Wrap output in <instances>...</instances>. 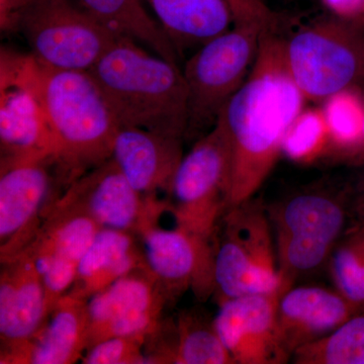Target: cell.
<instances>
[{
	"label": "cell",
	"mask_w": 364,
	"mask_h": 364,
	"mask_svg": "<svg viewBox=\"0 0 364 364\" xmlns=\"http://www.w3.org/2000/svg\"><path fill=\"white\" fill-rule=\"evenodd\" d=\"M146 265L166 296L176 303L188 289L200 301L214 294L215 241L196 238L179 228H151L140 237Z\"/></svg>",
	"instance_id": "9a60e30c"
},
{
	"label": "cell",
	"mask_w": 364,
	"mask_h": 364,
	"mask_svg": "<svg viewBox=\"0 0 364 364\" xmlns=\"http://www.w3.org/2000/svg\"><path fill=\"white\" fill-rule=\"evenodd\" d=\"M232 148L226 124L217 123L182 158L167 195L176 227L200 240L214 242L229 210Z\"/></svg>",
	"instance_id": "8992f818"
},
{
	"label": "cell",
	"mask_w": 364,
	"mask_h": 364,
	"mask_svg": "<svg viewBox=\"0 0 364 364\" xmlns=\"http://www.w3.org/2000/svg\"><path fill=\"white\" fill-rule=\"evenodd\" d=\"M167 306L166 296L147 265L124 275L88 301L87 349L112 337H148Z\"/></svg>",
	"instance_id": "5bb4252c"
},
{
	"label": "cell",
	"mask_w": 364,
	"mask_h": 364,
	"mask_svg": "<svg viewBox=\"0 0 364 364\" xmlns=\"http://www.w3.org/2000/svg\"><path fill=\"white\" fill-rule=\"evenodd\" d=\"M267 31L258 25H234L188 59L182 69L188 93L186 139H200L215 126L247 79Z\"/></svg>",
	"instance_id": "52a82bcc"
},
{
	"label": "cell",
	"mask_w": 364,
	"mask_h": 364,
	"mask_svg": "<svg viewBox=\"0 0 364 364\" xmlns=\"http://www.w3.org/2000/svg\"><path fill=\"white\" fill-rule=\"evenodd\" d=\"M336 18L355 21L363 13L364 0H321Z\"/></svg>",
	"instance_id": "d6a6232c"
},
{
	"label": "cell",
	"mask_w": 364,
	"mask_h": 364,
	"mask_svg": "<svg viewBox=\"0 0 364 364\" xmlns=\"http://www.w3.org/2000/svg\"><path fill=\"white\" fill-rule=\"evenodd\" d=\"M176 46L198 47L229 32L235 25L227 0H145Z\"/></svg>",
	"instance_id": "7402d4cb"
},
{
	"label": "cell",
	"mask_w": 364,
	"mask_h": 364,
	"mask_svg": "<svg viewBox=\"0 0 364 364\" xmlns=\"http://www.w3.org/2000/svg\"><path fill=\"white\" fill-rule=\"evenodd\" d=\"M296 364H364V312L294 352Z\"/></svg>",
	"instance_id": "484cf974"
},
{
	"label": "cell",
	"mask_w": 364,
	"mask_h": 364,
	"mask_svg": "<svg viewBox=\"0 0 364 364\" xmlns=\"http://www.w3.org/2000/svg\"><path fill=\"white\" fill-rule=\"evenodd\" d=\"M72 182L55 154L0 157V261L30 245Z\"/></svg>",
	"instance_id": "9c48e42d"
},
{
	"label": "cell",
	"mask_w": 364,
	"mask_h": 364,
	"mask_svg": "<svg viewBox=\"0 0 364 364\" xmlns=\"http://www.w3.org/2000/svg\"><path fill=\"white\" fill-rule=\"evenodd\" d=\"M282 286L329 262L349 224L348 200L341 188L313 186L267 207Z\"/></svg>",
	"instance_id": "277c9868"
},
{
	"label": "cell",
	"mask_w": 364,
	"mask_h": 364,
	"mask_svg": "<svg viewBox=\"0 0 364 364\" xmlns=\"http://www.w3.org/2000/svg\"><path fill=\"white\" fill-rule=\"evenodd\" d=\"M90 306L67 294L53 309L44 329L33 340L25 364H72L88 348Z\"/></svg>",
	"instance_id": "603a6c76"
},
{
	"label": "cell",
	"mask_w": 364,
	"mask_h": 364,
	"mask_svg": "<svg viewBox=\"0 0 364 364\" xmlns=\"http://www.w3.org/2000/svg\"><path fill=\"white\" fill-rule=\"evenodd\" d=\"M355 21L356 23H360V25L364 26V9L363 13H361L360 16H359V18Z\"/></svg>",
	"instance_id": "836d02e7"
},
{
	"label": "cell",
	"mask_w": 364,
	"mask_h": 364,
	"mask_svg": "<svg viewBox=\"0 0 364 364\" xmlns=\"http://www.w3.org/2000/svg\"><path fill=\"white\" fill-rule=\"evenodd\" d=\"M291 77L306 102H323L364 85V26L333 16L306 26L284 46Z\"/></svg>",
	"instance_id": "ba28073f"
},
{
	"label": "cell",
	"mask_w": 364,
	"mask_h": 364,
	"mask_svg": "<svg viewBox=\"0 0 364 364\" xmlns=\"http://www.w3.org/2000/svg\"><path fill=\"white\" fill-rule=\"evenodd\" d=\"M183 142L136 127H119L111 158L138 193L158 198L161 191L168 195L184 156Z\"/></svg>",
	"instance_id": "ac0fdd59"
},
{
	"label": "cell",
	"mask_w": 364,
	"mask_h": 364,
	"mask_svg": "<svg viewBox=\"0 0 364 364\" xmlns=\"http://www.w3.org/2000/svg\"><path fill=\"white\" fill-rule=\"evenodd\" d=\"M136 235L102 229L79 263L69 294L90 301L117 279L146 267L143 247Z\"/></svg>",
	"instance_id": "ffe728a7"
},
{
	"label": "cell",
	"mask_w": 364,
	"mask_h": 364,
	"mask_svg": "<svg viewBox=\"0 0 364 364\" xmlns=\"http://www.w3.org/2000/svg\"><path fill=\"white\" fill-rule=\"evenodd\" d=\"M359 313L336 289L294 286L282 294L277 309L280 345L291 359L299 348L324 338Z\"/></svg>",
	"instance_id": "e0dca14e"
},
{
	"label": "cell",
	"mask_w": 364,
	"mask_h": 364,
	"mask_svg": "<svg viewBox=\"0 0 364 364\" xmlns=\"http://www.w3.org/2000/svg\"><path fill=\"white\" fill-rule=\"evenodd\" d=\"M329 129L330 157L336 161L364 164V93L361 88L339 91L322 102Z\"/></svg>",
	"instance_id": "d4e9b609"
},
{
	"label": "cell",
	"mask_w": 364,
	"mask_h": 364,
	"mask_svg": "<svg viewBox=\"0 0 364 364\" xmlns=\"http://www.w3.org/2000/svg\"><path fill=\"white\" fill-rule=\"evenodd\" d=\"M39 262L30 246L1 261V364H25L33 340L49 320Z\"/></svg>",
	"instance_id": "4fadbf2b"
},
{
	"label": "cell",
	"mask_w": 364,
	"mask_h": 364,
	"mask_svg": "<svg viewBox=\"0 0 364 364\" xmlns=\"http://www.w3.org/2000/svg\"><path fill=\"white\" fill-rule=\"evenodd\" d=\"M40 63L32 54L0 51V157L55 154L40 92Z\"/></svg>",
	"instance_id": "8fae6325"
},
{
	"label": "cell",
	"mask_w": 364,
	"mask_h": 364,
	"mask_svg": "<svg viewBox=\"0 0 364 364\" xmlns=\"http://www.w3.org/2000/svg\"><path fill=\"white\" fill-rule=\"evenodd\" d=\"M57 200L82 210L102 229L128 232L139 238L158 226L168 210L167 200L138 193L112 158L72 182Z\"/></svg>",
	"instance_id": "7c38bea8"
},
{
	"label": "cell",
	"mask_w": 364,
	"mask_h": 364,
	"mask_svg": "<svg viewBox=\"0 0 364 364\" xmlns=\"http://www.w3.org/2000/svg\"><path fill=\"white\" fill-rule=\"evenodd\" d=\"M233 11L235 25H258L274 30L277 14L264 0H227Z\"/></svg>",
	"instance_id": "f546056e"
},
{
	"label": "cell",
	"mask_w": 364,
	"mask_h": 364,
	"mask_svg": "<svg viewBox=\"0 0 364 364\" xmlns=\"http://www.w3.org/2000/svg\"><path fill=\"white\" fill-rule=\"evenodd\" d=\"M33 0H0V28L4 33L18 32L21 18Z\"/></svg>",
	"instance_id": "1f68e13d"
},
{
	"label": "cell",
	"mask_w": 364,
	"mask_h": 364,
	"mask_svg": "<svg viewBox=\"0 0 364 364\" xmlns=\"http://www.w3.org/2000/svg\"><path fill=\"white\" fill-rule=\"evenodd\" d=\"M348 200L349 225L364 223V164L345 183Z\"/></svg>",
	"instance_id": "4dcf8cb0"
},
{
	"label": "cell",
	"mask_w": 364,
	"mask_h": 364,
	"mask_svg": "<svg viewBox=\"0 0 364 364\" xmlns=\"http://www.w3.org/2000/svg\"><path fill=\"white\" fill-rule=\"evenodd\" d=\"M335 289L364 312V223L346 228L329 259Z\"/></svg>",
	"instance_id": "4316f807"
},
{
	"label": "cell",
	"mask_w": 364,
	"mask_h": 364,
	"mask_svg": "<svg viewBox=\"0 0 364 364\" xmlns=\"http://www.w3.org/2000/svg\"><path fill=\"white\" fill-rule=\"evenodd\" d=\"M361 90H363V92L364 93V85H363V87H361Z\"/></svg>",
	"instance_id": "e575fe53"
},
{
	"label": "cell",
	"mask_w": 364,
	"mask_h": 364,
	"mask_svg": "<svg viewBox=\"0 0 364 364\" xmlns=\"http://www.w3.org/2000/svg\"><path fill=\"white\" fill-rule=\"evenodd\" d=\"M330 150L329 129L322 107H304L287 132L282 156L306 166L329 158Z\"/></svg>",
	"instance_id": "83f0119b"
},
{
	"label": "cell",
	"mask_w": 364,
	"mask_h": 364,
	"mask_svg": "<svg viewBox=\"0 0 364 364\" xmlns=\"http://www.w3.org/2000/svg\"><path fill=\"white\" fill-rule=\"evenodd\" d=\"M18 32L41 65L57 70L90 71L119 38L72 0H33Z\"/></svg>",
	"instance_id": "30bf717a"
},
{
	"label": "cell",
	"mask_w": 364,
	"mask_h": 364,
	"mask_svg": "<svg viewBox=\"0 0 364 364\" xmlns=\"http://www.w3.org/2000/svg\"><path fill=\"white\" fill-rule=\"evenodd\" d=\"M98 23L117 37L128 38L156 53L157 56L178 63V51L161 25L148 14L145 0H78Z\"/></svg>",
	"instance_id": "cb8c5ba5"
},
{
	"label": "cell",
	"mask_w": 364,
	"mask_h": 364,
	"mask_svg": "<svg viewBox=\"0 0 364 364\" xmlns=\"http://www.w3.org/2000/svg\"><path fill=\"white\" fill-rule=\"evenodd\" d=\"M279 289L270 293L245 294L220 304L214 318L215 331L235 364H282L291 360L279 338Z\"/></svg>",
	"instance_id": "2e32d148"
},
{
	"label": "cell",
	"mask_w": 364,
	"mask_h": 364,
	"mask_svg": "<svg viewBox=\"0 0 364 364\" xmlns=\"http://www.w3.org/2000/svg\"><path fill=\"white\" fill-rule=\"evenodd\" d=\"M144 353L146 363L235 364L215 331L214 320L198 309L162 318L148 335Z\"/></svg>",
	"instance_id": "d6986e66"
},
{
	"label": "cell",
	"mask_w": 364,
	"mask_h": 364,
	"mask_svg": "<svg viewBox=\"0 0 364 364\" xmlns=\"http://www.w3.org/2000/svg\"><path fill=\"white\" fill-rule=\"evenodd\" d=\"M90 72L119 126L186 140L188 93L177 64L119 37Z\"/></svg>",
	"instance_id": "7a4b0ae2"
},
{
	"label": "cell",
	"mask_w": 364,
	"mask_h": 364,
	"mask_svg": "<svg viewBox=\"0 0 364 364\" xmlns=\"http://www.w3.org/2000/svg\"><path fill=\"white\" fill-rule=\"evenodd\" d=\"M40 67L41 98L55 155L75 181L111 159L121 126L90 71Z\"/></svg>",
	"instance_id": "3957f363"
},
{
	"label": "cell",
	"mask_w": 364,
	"mask_h": 364,
	"mask_svg": "<svg viewBox=\"0 0 364 364\" xmlns=\"http://www.w3.org/2000/svg\"><path fill=\"white\" fill-rule=\"evenodd\" d=\"M102 229L82 210L57 200L28 246L40 268L57 267L77 273L79 263Z\"/></svg>",
	"instance_id": "44dd1931"
},
{
	"label": "cell",
	"mask_w": 364,
	"mask_h": 364,
	"mask_svg": "<svg viewBox=\"0 0 364 364\" xmlns=\"http://www.w3.org/2000/svg\"><path fill=\"white\" fill-rule=\"evenodd\" d=\"M214 294L219 304L282 286L267 207L255 198L229 208L215 236Z\"/></svg>",
	"instance_id": "5b68a950"
},
{
	"label": "cell",
	"mask_w": 364,
	"mask_h": 364,
	"mask_svg": "<svg viewBox=\"0 0 364 364\" xmlns=\"http://www.w3.org/2000/svg\"><path fill=\"white\" fill-rule=\"evenodd\" d=\"M286 40L267 31L252 68L221 112L232 148L229 208L255 198L282 156V143L306 102L289 70Z\"/></svg>",
	"instance_id": "6da1fadb"
},
{
	"label": "cell",
	"mask_w": 364,
	"mask_h": 364,
	"mask_svg": "<svg viewBox=\"0 0 364 364\" xmlns=\"http://www.w3.org/2000/svg\"><path fill=\"white\" fill-rule=\"evenodd\" d=\"M146 339L144 336L105 339L87 349L81 360L83 364H144Z\"/></svg>",
	"instance_id": "f1b7e54d"
}]
</instances>
